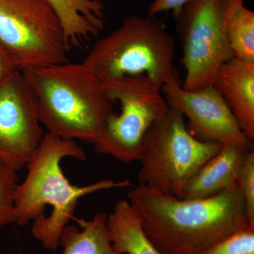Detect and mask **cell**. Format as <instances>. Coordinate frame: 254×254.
I'll return each instance as SVG.
<instances>
[{
	"label": "cell",
	"instance_id": "6da1fadb",
	"mask_svg": "<svg viewBox=\"0 0 254 254\" xmlns=\"http://www.w3.org/2000/svg\"><path fill=\"white\" fill-rule=\"evenodd\" d=\"M127 197L162 254H204L250 223L237 184L204 199L179 198L141 185Z\"/></svg>",
	"mask_w": 254,
	"mask_h": 254
},
{
	"label": "cell",
	"instance_id": "7a4b0ae2",
	"mask_svg": "<svg viewBox=\"0 0 254 254\" xmlns=\"http://www.w3.org/2000/svg\"><path fill=\"white\" fill-rule=\"evenodd\" d=\"M65 158L85 160L86 155L76 142L48 132L26 165V179L15 192L16 223L26 226L33 220L32 235L48 250L59 247L62 232L75 218L80 198L100 190L133 186L128 180H103L83 187L72 185L61 168Z\"/></svg>",
	"mask_w": 254,
	"mask_h": 254
},
{
	"label": "cell",
	"instance_id": "3957f363",
	"mask_svg": "<svg viewBox=\"0 0 254 254\" xmlns=\"http://www.w3.org/2000/svg\"><path fill=\"white\" fill-rule=\"evenodd\" d=\"M21 71L48 133L94 144L114 112V103L91 68L83 63H66Z\"/></svg>",
	"mask_w": 254,
	"mask_h": 254
},
{
	"label": "cell",
	"instance_id": "277c9868",
	"mask_svg": "<svg viewBox=\"0 0 254 254\" xmlns=\"http://www.w3.org/2000/svg\"><path fill=\"white\" fill-rule=\"evenodd\" d=\"M175 42L155 15L129 16L98 40L83 63L100 81L143 75L162 88L178 83Z\"/></svg>",
	"mask_w": 254,
	"mask_h": 254
},
{
	"label": "cell",
	"instance_id": "5b68a950",
	"mask_svg": "<svg viewBox=\"0 0 254 254\" xmlns=\"http://www.w3.org/2000/svg\"><path fill=\"white\" fill-rule=\"evenodd\" d=\"M223 145L195 138L183 115L169 106L143 138L138 185L180 198L187 182Z\"/></svg>",
	"mask_w": 254,
	"mask_h": 254
},
{
	"label": "cell",
	"instance_id": "8992f818",
	"mask_svg": "<svg viewBox=\"0 0 254 254\" xmlns=\"http://www.w3.org/2000/svg\"><path fill=\"white\" fill-rule=\"evenodd\" d=\"M243 0H190L177 21L182 63L186 70L182 88L201 89L213 83L217 70L234 58L227 36V24Z\"/></svg>",
	"mask_w": 254,
	"mask_h": 254
},
{
	"label": "cell",
	"instance_id": "52a82bcc",
	"mask_svg": "<svg viewBox=\"0 0 254 254\" xmlns=\"http://www.w3.org/2000/svg\"><path fill=\"white\" fill-rule=\"evenodd\" d=\"M103 83L110 100L120 103L121 111L110 115L94 143L95 150L123 163L136 161L148 128L169 109L161 88L143 75L121 76Z\"/></svg>",
	"mask_w": 254,
	"mask_h": 254
},
{
	"label": "cell",
	"instance_id": "ba28073f",
	"mask_svg": "<svg viewBox=\"0 0 254 254\" xmlns=\"http://www.w3.org/2000/svg\"><path fill=\"white\" fill-rule=\"evenodd\" d=\"M0 45L20 70L68 63L70 48L48 0H0Z\"/></svg>",
	"mask_w": 254,
	"mask_h": 254
},
{
	"label": "cell",
	"instance_id": "9c48e42d",
	"mask_svg": "<svg viewBox=\"0 0 254 254\" xmlns=\"http://www.w3.org/2000/svg\"><path fill=\"white\" fill-rule=\"evenodd\" d=\"M34 93L21 70L0 82V159L22 170L44 137Z\"/></svg>",
	"mask_w": 254,
	"mask_h": 254
},
{
	"label": "cell",
	"instance_id": "30bf717a",
	"mask_svg": "<svg viewBox=\"0 0 254 254\" xmlns=\"http://www.w3.org/2000/svg\"><path fill=\"white\" fill-rule=\"evenodd\" d=\"M167 103L189 120V131L200 141L254 150L226 101L210 85L195 91L183 89L180 82L162 86Z\"/></svg>",
	"mask_w": 254,
	"mask_h": 254
},
{
	"label": "cell",
	"instance_id": "8fae6325",
	"mask_svg": "<svg viewBox=\"0 0 254 254\" xmlns=\"http://www.w3.org/2000/svg\"><path fill=\"white\" fill-rule=\"evenodd\" d=\"M212 86L222 95L246 136L254 140V63L232 58L217 70Z\"/></svg>",
	"mask_w": 254,
	"mask_h": 254
},
{
	"label": "cell",
	"instance_id": "7c38bea8",
	"mask_svg": "<svg viewBox=\"0 0 254 254\" xmlns=\"http://www.w3.org/2000/svg\"><path fill=\"white\" fill-rule=\"evenodd\" d=\"M247 152L235 145H224L187 182L180 198L204 199L233 186Z\"/></svg>",
	"mask_w": 254,
	"mask_h": 254
},
{
	"label": "cell",
	"instance_id": "4fadbf2b",
	"mask_svg": "<svg viewBox=\"0 0 254 254\" xmlns=\"http://www.w3.org/2000/svg\"><path fill=\"white\" fill-rule=\"evenodd\" d=\"M58 14L69 48L104 28L105 6L100 0H48Z\"/></svg>",
	"mask_w": 254,
	"mask_h": 254
},
{
	"label": "cell",
	"instance_id": "5bb4252c",
	"mask_svg": "<svg viewBox=\"0 0 254 254\" xmlns=\"http://www.w3.org/2000/svg\"><path fill=\"white\" fill-rule=\"evenodd\" d=\"M107 229L110 242L122 254H162L142 228L141 218L128 200L117 202L107 215Z\"/></svg>",
	"mask_w": 254,
	"mask_h": 254
},
{
	"label": "cell",
	"instance_id": "9a60e30c",
	"mask_svg": "<svg viewBox=\"0 0 254 254\" xmlns=\"http://www.w3.org/2000/svg\"><path fill=\"white\" fill-rule=\"evenodd\" d=\"M107 214L98 213L90 220L75 218L76 225H66L60 236L62 254H122L113 248L107 229Z\"/></svg>",
	"mask_w": 254,
	"mask_h": 254
},
{
	"label": "cell",
	"instance_id": "2e32d148",
	"mask_svg": "<svg viewBox=\"0 0 254 254\" xmlns=\"http://www.w3.org/2000/svg\"><path fill=\"white\" fill-rule=\"evenodd\" d=\"M227 36L234 58L254 63V12L241 3L227 24Z\"/></svg>",
	"mask_w": 254,
	"mask_h": 254
},
{
	"label": "cell",
	"instance_id": "e0dca14e",
	"mask_svg": "<svg viewBox=\"0 0 254 254\" xmlns=\"http://www.w3.org/2000/svg\"><path fill=\"white\" fill-rule=\"evenodd\" d=\"M17 172L0 159V228L16 222L14 196Z\"/></svg>",
	"mask_w": 254,
	"mask_h": 254
},
{
	"label": "cell",
	"instance_id": "ac0fdd59",
	"mask_svg": "<svg viewBox=\"0 0 254 254\" xmlns=\"http://www.w3.org/2000/svg\"><path fill=\"white\" fill-rule=\"evenodd\" d=\"M204 254H254V222L220 241Z\"/></svg>",
	"mask_w": 254,
	"mask_h": 254
},
{
	"label": "cell",
	"instance_id": "d6986e66",
	"mask_svg": "<svg viewBox=\"0 0 254 254\" xmlns=\"http://www.w3.org/2000/svg\"><path fill=\"white\" fill-rule=\"evenodd\" d=\"M237 186L245 200L249 222H254V150L247 152L237 175Z\"/></svg>",
	"mask_w": 254,
	"mask_h": 254
},
{
	"label": "cell",
	"instance_id": "ffe728a7",
	"mask_svg": "<svg viewBox=\"0 0 254 254\" xmlns=\"http://www.w3.org/2000/svg\"><path fill=\"white\" fill-rule=\"evenodd\" d=\"M188 1L190 0H154L148 6V14L156 16L164 11H171L175 18Z\"/></svg>",
	"mask_w": 254,
	"mask_h": 254
},
{
	"label": "cell",
	"instance_id": "44dd1931",
	"mask_svg": "<svg viewBox=\"0 0 254 254\" xmlns=\"http://www.w3.org/2000/svg\"><path fill=\"white\" fill-rule=\"evenodd\" d=\"M17 69L19 68L14 60L0 45V82Z\"/></svg>",
	"mask_w": 254,
	"mask_h": 254
}]
</instances>
